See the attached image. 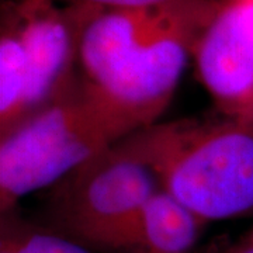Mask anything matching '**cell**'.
Returning a JSON list of instances; mask_svg holds the SVG:
<instances>
[{"instance_id":"52a82bcc","label":"cell","mask_w":253,"mask_h":253,"mask_svg":"<svg viewBox=\"0 0 253 253\" xmlns=\"http://www.w3.org/2000/svg\"><path fill=\"white\" fill-rule=\"evenodd\" d=\"M208 224L161 189L116 253H193Z\"/></svg>"},{"instance_id":"9c48e42d","label":"cell","mask_w":253,"mask_h":253,"mask_svg":"<svg viewBox=\"0 0 253 253\" xmlns=\"http://www.w3.org/2000/svg\"><path fill=\"white\" fill-rule=\"evenodd\" d=\"M68 6H91L99 9H141L149 6H158L176 0H56Z\"/></svg>"},{"instance_id":"7a4b0ae2","label":"cell","mask_w":253,"mask_h":253,"mask_svg":"<svg viewBox=\"0 0 253 253\" xmlns=\"http://www.w3.org/2000/svg\"><path fill=\"white\" fill-rule=\"evenodd\" d=\"M129 138L162 189L207 224L253 218V123L217 113L155 123Z\"/></svg>"},{"instance_id":"6da1fadb","label":"cell","mask_w":253,"mask_h":253,"mask_svg":"<svg viewBox=\"0 0 253 253\" xmlns=\"http://www.w3.org/2000/svg\"><path fill=\"white\" fill-rule=\"evenodd\" d=\"M217 0L141 9H97L83 30V78L135 121L155 124L169 107Z\"/></svg>"},{"instance_id":"277c9868","label":"cell","mask_w":253,"mask_h":253,"mask_svg":"<svg viewBox=\"0 0 253 253\" xmlns=\"http://www.w3.org/2000/svg\"><path fill=\"white\" fill-rule=\"evenodd\" d=\"M97 9L56 0L1 1L0 135L75 81L82 34Z\"/></svg>"},{"instance_id":"3957f363","label":"cell","mask_w":253,"mask_h":253,"mask_svg":"<svg viewBox=\"0 0 253 253\" xmlns=\"http://www.w3.org/2000/svg\"><path fill=\"white\" fill-rule=\"evenodd\" d=\"M138 129L79 72L65 90L0 135V214Z\"/></svg>"},{"instance_id":"30bf717a","label":"cell","mask_w":253,"mask_h":253,"mask_svg":"<svg viewBox=\"0 0 253 253\" xmlns=\"http://www.w3.org/2000/svg\"><path fill=\"white\" fill-rule=\"evenodd\" d=\"M221 253H253V228L239 236L234 244L229 245Z\"/></svg>"},{"instance_id":"8992f818","label":"cell","mask_w":253,"mask_h":253,"mask_svg":"<svg viewBox=\"0 0 253 253\" xmlns=\"http://www.w3.org/2000/svg\"><path fill=\"white\" fill-rule=\"evenodd\" d=\"M193 63L218 114L253 123V0H217Z\"/></svg>"},{"instance_id":"ba28073f","label":"cell","mask_w":253,"mask_h":253,"mask_svg":"<svg viewBox=\"0 0 253 253\" xmlns=\"http://www.w3.org/2000/svg\"><path fill=\"white\" fill-rule=\"evenodd\" d=\"M0 253H99L54 231L18 217L14 211L1 214Z\"/></svg>"},{"instance_id":"5b68a950","label":"cell","mask_w":253,"mask_h":253,"mask_svg":"<svg viewBox=\"0 0 253 253\" xmlns=\"http://www.w3.org/2000/svg\"><path fill=\"white\" fill-rule=\"evenodd\" d=\"M129 135L52 186L49 228L99 253H116L124 245L162 189Z\"/></svg>"}]
</instances>
